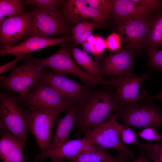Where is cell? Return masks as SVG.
Returning <instances> with one entry per match:
<instances>
[{"instance_id":"obj_1","label":"cell","mask_w":162,"mask_h":162,"mask_svg":"<svg viewBox=\"0 0 162 162\" xmlns=\"http://www.w3.org/2000/svg\"><path fill=\"white\" fill-rule=\"evenodd\" d=\"M76 104L78 134L109 121L121 105L115 92L104 88L91 91L83 100Z\"/></svg>"},{"instance_id":"obj_2","label":"cell","mask_w":162,"mask_h":162,"mask_svg":"<svg viewBox=\"0 0 162 162\" xmlns=\"http://www.w3.org/2000/svg\"><path fill=\"white\" fill-rule=\"evenodd\" d=\"M31 111L25 108L17 96L8 91L0 95V134L10 133L23 144L28 158L26 147L27 132L28 130Z\"/></svg>"},{"instance_id":"obj_3","label":"cell","mask_w":162,"mask_h":162,"mask_svg":"<svg viewBox=\"0 0 162 162\" xmlns=\"http://www.w3.org/2000/svg\"><path fill=\"white\" fill-rule=\"evenodd\" d=\"M33 19L24 40L31 36L51 38L66 34L70 32L69 23L62 15L61 9H49L35 7L31 10Z\"/></svg>"},{"instance_id":"obj_4","label":"cell","mask_w":162,"mask_h":162,"mask_svg":"<svg viewBox=\"0 0 162 162\" xmlns=\"http://www.w3.org/2000/svg\"><path fill=\"white\" fill-rule=\"evenodd\" d=\"M25 59L23 64L16 66L9 75L0 83L1 88L18 94L21 104L24 106L26 97L34 88L41 72L45 69L30 61L27 56Z\"/></svg>"},{"instance_id":"obj_5","label":"cell","mask_w":162,"mask_h":162,"mask_svg":"<svg viewBox=\"0 0 162 162\" xmlns=\"http://www.w3.org/2000/svg\"><path fill=\"white\" fill-rule=\"evenodd\" d=\"M118 116L128 127L157 130L162 125V108L149 102L122 105Z\"/></svg>"},{"instance_id":"obj_6","label":"cell","mask_w":162,"mask_h":162,"mask_svg":"<svg viewBox=\"0 0 162 162\" xmlns=\"http://www.w3.org/2000/svg\"><path fill=\"white\" fill-rule=\"evenodd\" d=\"M122 106L121 104L109 121L98 127L85 131L83 138L101 149H115L119 154L130 158L134 157V153L122 143L115 126Z\"/></svg>"},{"instance_id":"obj_7","label":"cell","mask_w":162,"mask_h":162,"mask_svg":"<svg viewBox=\"0 0 162 162\" xmlns=\"http://www.w3.org/2000/svg\"><path fill=\"white\" fill-rule=\"evenodd\" d=\"M64 109H44L31 111L28 130L33 135L41 153L49 148L53 135L54 125Z\"/></svg>"},{"instance_id":"obj_8","label":"cell","mask_w":162,"mask_h":162,"mask_svg":"<svg viewBox=\"0 0 162 162\" xmlns=\"http://www.w3.org/2000/svg\"><path fill=\"white\" fill-rule=\"evenodd\" d=\"M39 80L47 84L70 106L82 101L91 92L89 86L71 79L64 74L52 72L45 69L41 72Z\"/></svg>"},{"instance_id":"obj_9","label":"cell","mask_w":162,"mask_h":162,"mask_svg":"<svg viewBox=\"0 0 162 162\" xmlns=\"http://www.w3.org/2000/svg\"><path fill=\"white\" fill-rule=\"evenodd\" d=\"M24 104L31 111L61 108L67 111L71 106L46 82L39 80L27 95Z\"/></svg>"},{"instance_id":"obj_10","label":"cell","mask_w":162,"mask_h":162,"mask_svg":"<svg viewBox=\"0 0 162 162\" xmlns=\"http://www.w3.org/2000/svg\"><path fill=\"white\" fill-rule=\"evenodd\" d=\"M33 13L31 10L9 18L0 24V49L15 45L24 39L31 25Z\"/></svg>"},{"instance_id":"obj_11","label":"cell","mask_w":162,"mask_h":162,"mask_svg":"<svg viewBox=\"0 0 162 162\" xmlns=\"http://www.w3.org/2000/svg\"><path fill=\"white\" fill-rule=\"evenodd\" d=\"M150 18L132 19L118 25L117 31L124 49L135 52L141 51L145 46Z\"/></svg>"},{"instance_id":"obj_12","label":"cell","mask_w":162,"mask_h":162,"mask_svg":"<svg viewBox=\"0 0 162 162\" xmlns=\"http://www.w3.org/2000/svg\"><path fill=\"white\" fill-rule=\"evenodd\" d=\"M61 11L69 23L76 24L91 19L102 24L110 13L98 10L90 6L85 0H63Z\"/></svg>"},{"instance_id":"obj_13","label":"cell","mask_w":162,"mask_h":162,"mask_svg":"<svg viewBox=\"0 0 162 162\" xmlns=\"http://www.w3.org/2000/svg\"><path fill=\"white\" fill-rule=\"evenodd\" d=\"M136 53L124 49L107 55L100 64L101 74L116 79L132 72Z\"/></svg>"},{"instance_id":"obj_14","label":"cell","mask_w":162,"mask_h":162,"mask_svg":"<svg viewBox=\"0 0 162 162\" xmlns=\"http://www.w3.org/2000/svg\"><path fill=\"white\" fill-rule=\"evenodd\" d=\"M71 41L74 42L72 36H68L58 38L31 36L17 45L0 50V54L3 56L12 55L17 57L57 44Z\"/></svg>"},{"instance_id":"obj_15","label":"cell","mask_w":162,"mask_h":162,"mask_svg":"<svg viewBox=\"0 0 162 162\" xmlns=\"http://www.w3.org/2000/svg\"><path fill=\"white\" fill-rule=\"evenodd\" d=\"M148 72L138 76L131 72L122 77L116 90V96L123 106L129 105L145 100L146 96L142 95L140 92V87L142 82L149 76Z\"/></svg>"},{"instance_id":"obj_16","label":"cell","mask_w":162,"mask_h":162,"mask_svg":"<svg viewBox=\"0 0 162 162\" xmlns=\"http://www.w3.org/2000/svg\"><path fill=\"white\" fill-rule=\"evenodd\" d=\"M155 11L134 0H116L111 13L118 26L130 20L148 17Z\"/></svg>"},{"instance_id":"obj_17","label":"cell","mask_w":162,"mask_h":162,"mask_svg":"<svg viewBox=\"0 0 162 162\" xmlns=\"http://www.w3.org/2000/svg\"><path fill=\"white\" fill-rule=\"evenodd\" d=\"M95 145L83 138L68 140L60 147L53 149L48 150L39 155L41 161L47 158L52 162H64L65 159L77 156L92 148Z\"/></svg>"},{"instance_id":"obj_18","label":"cell","mask_w":162,"mask_h":162,"mask_svg":"<svg viewBox=\"0 0 162 162\" xmlns=\"http://www.w3.org/2000/svg\"><path fill=\"white\" fill-rule=\"evenodd\" d=\"M67 112L64 117L57 118L55 131L51 145L48 150L56 148L66 142L68 140L71 130L77 127V117L76 104L72 106Z\"/></svg>"},{"instance_id":"obj_19","label":"cell","mask_w":162,"mask_h":162,"mask_svg":"<svg viewBox=\"0 0 162 162\" xmlns=\"http://www.w3.org/2000/svg\"><path fill=\"white\" fill-rule=\"evenodd\" d=\"M0 157L3 162H26L22 143L9 133L1 134Z\"/></svg>"},{"instance_id":"obj_20","label":"cell","mask_w":162,"mask_h":162,"mask_svg":"<svg viewBox=\"0 0 162 162\" xmlns=\"http://www.w3.org/2000/svg\"><path fill=\"white\" fill-rule=\"evenodd\" d=\"M128 158L119 154L112 156L95 145L92 148L73 158L67 159L69 162H126Z\"/></svg>"},{"instance_id":"obj_21","label":"cell","mask_w":162,"mask_h":162,"mask_svg":"<svg viewBox=\"0 0 162 162\" xmlns=\"http://www.w3.org/2000/svg\"><path fill=\"white\" fill-rule=\"evenodd\" d=\"M145 46L148 48L162 47V8L150 18Z\"/></svg>"},{"instance_id":"obj_22","label":"cell","mask_w":162,"mask_h":162,"mask_svg":"<svg viewBox=\"0 0 162 162\" xmlns=\"http://www.w3.org/2000/svg\"><path fill=\"white\" fill-rule=\"evenodd\" d=\"M72 57L77 64L86 72L96 76H100V65L94 61L88 53L76 46L71 49Z\"/></svg>"},{"instance_id":"obj_23","label":"cell","mask_w":162,"mask_h":162,"mask_svg":"<svg viewBox=\"0 0 162 162\" xmlns=\"http://www.w3.org/2000/svg\"><path fill=\"white\" fill-rule=\"evenodd\" d=\"M102 27V24L94 20L82 21L76 24L70 29V32L75 46L81 44L92 34L93 30Z\"/></svg>"},{"instance_id":"obj_24","label":"cell","mask_w":162,"mask_h":162,"mask_svg":"<svg viewBox=\"0 0 162 162\" xmlns=\"http://www.w3.org/2000/svg\"><path fill=\"white\" fill-rule=\"evenodd\" d=\"M115 126L120 140L124 145L134 144L140 148L147 151H151L154 146V144H143L139 142L136 137L137 134L129 127L121 124L116 121Z\"/></svg>"},{"instance_id":"obj_25","label":"cell","mask_w":162,"mask_h":162,"mask_svg":"<svg viewBox=\"0 0 162 162\" xmlns=\"http://www.w3.org/2000/svg\"><path fill=\"white\" fill-rule=\"evenodd\" d=\"M24 5L20 0H0V24L9 18L24 14Z\"/></svg>"},{"instance_id":"obj_26","label":"cell","mask_w":162,"mask_h":162,"mask_svg":"<svg viewBox=\"0 0 162 162\" xmlns=\"http://www.w3.org/2000/svg\"><path fill=\"white\" fill-rule=\"evenodd\" d=\"M23 4L32 5L35 7L49 9H61L63 0H25Z\"/></svg>"},{"instance_id":"obj_27","label":"cell","mask_w":162,"mask_h":162,"mask_svg":"<svg viewBox=\"0 0 162 162\" xmlns=\"http://www.w3.org/2000/svg\"><path fill=\"white\" fill-rule=\"evenodd\" d=\"M148 63L153 68L162 71V50L158 48H148Z\"/></svg>"},{"instance_id":"obj_28","label":"cell","mask_w":162,"mask_h":162,"mask_svg":"<svg viewBox=\"0 0 162 162\" xmlns=\"http://www.w3.org/2000/svg\"><path fill=\"white\" fill-rule=\"evenodd\" d=\"M106 48L111 51L119 49L122 45L121 38L119 35L113 32L110 34L105 40Z\"/></svg>"},{"instance_id":"obj_29","label":"cell","mask_w":162,"mask_h":162,"mask_svg":"<svg viewBox=\"0 0 162 162\" xmlns=\"http://www.w3.org/2000/svg\"><path fill=\"white\" fill-rule=\"evenodd\" d=\"M91 7L100 12L111 13L113 0H85Z\"/></svg>"},{"instance_id":"obj_30","label":"cell","mask_w":162,"mask_h":162,"mask_svg":"<svg viewBox=\"0 0 162 162\" xmlns=\"http://www.w3.org/2000/svg\"><path fill=\"white\" fill-rule=\"evenodd\" d=\"M137 136L150 141H162V134L158 133L154 129L150 128H144L137 134Z\"/></svg>"},{"instance_id":"obj_31","label":"cell","mask_w":162,"mask_h":162,"mask_svg":"<svg viewBox=\"0 0 162 162\" xmlns=\"http://www.w3.org/2000/svg\"><path fill=\"white\" fill-rule=\"evenodd\" d=\"M155 11L162 8V1L158 0H134Z\"/></svg>"},{"instance_id":"obj_32","label":"cell","mask_w":162,"mask_h":162,"mask_svg":"<svg viewBox=\"0 0 162 162\" xmlns=\"http://www.w3.org/2000/svg\"><path fill=\"white\" fill-rule=\"evenodd\" d=\"M95 42L94 45L95 54L96 57H100L103 52L106 49L105 40L102 37L95 36Z\"/></svg>"},{"instance_id":"obj_33","label":"cell","mask_w":162,"mask_h":162,"mask_svg":"<svg viewBox=\"0 0 162 162\" xmlns=\"http://www.w3.org/2000/svg\"><path fill=\"white\" fill-rule=\"evenodd\" d=\"M28 54L17 57L14 60L0 66V74H2L11 69H13L16 66V64L18 62L23 59H25L27 57Z\"/></svg>"},{"instance_id":"obj_34","label":"cell","mask_w":162,"mask_h":162,"mask_svg":"<svg viewBox=\"0 0 162 162\" xmlns=\"http://www.w3.org/2000/svg\"><path fill=\"white\" fill-rule=\"evenodd\" d=\"M84 50L87 53H91L95 56V52L94 45L86 40L81 44Z\"/></svg>"},{"instance_id":"obj_35","label":"cell","mask_w":162,"mask_h":162,"mask_svg":"<svg viewBox=\"0 0 162 162\" xmlns=\"http://www.w3.org/2000/svg\"><path fill=\"white\" fill-rule=\"evenodd\" d=\"M146 154L152 162H161L155 151H147Z\"/></svg>"},{"instance_id":"obj_36","label":"cell","mask_w":162,"mask_h":162,"mask_svg":"<svg viewBox=\"0 0 162 162\" xmlns=\"http://www.w3.org/2000/svg\"><path fill=\"white\" fill-rule=\"evenodd\" d=\"M155 152L161 162H162V141L161 142L155 144Z\"/></svg>"},{"instance_id":"obj_37","label":"cell","mask_w":162,"mask_h":162,"mask_svg":"<svg viewBox=\"0 0 162 162\" xmlns=\"http://www.w3.org/2000/svg\"><path fill=\"white\" fill-rule=\"evenodd\" d=\"M133 162H149L145 154L141 151L137 159Z\"/></svg>"},{"instance_id":"obj_38","label":"cell","mask_w":162,"mask_h":162,"mask_svg":"<svg viewBox=\"0 0 162 162\" xmlns=\"http://www.w3.org/2000/svg\"><path fill=\"white\" fill-rule=\"evenodd\" d=\"M146 99L150 100H158L162 101V91L159 93L154 96H147Z\"/></svg>"},{"instance_id":"obj_39","label":"cell","mask_w":162,"mask_h":162,"mask_svg":"<svg viewBox=\"0 0 162 162\" xmlns=\"http://www.w3.org/2000/svg\"><path fill=\"white\" fill-rule=\"evenodd\" d=\"M91 44L94 45L96 40L95 36L92 34L89 36L86 40Z\"/></svg>"},{"instance_id":"obj_40","label":"cell","mask_w":162,"mask_h":162,"mask_svg":"<svg viewBox=\"0 0 162 162\" xmlns=\"http://www.w3.org/2000/svg\"><path fill=\"white\" fill-rule=\"evenodd\" d=\"M40 160L39 155H38L35 157L34 162H37Z\"/></svg>"}]
</instances>
